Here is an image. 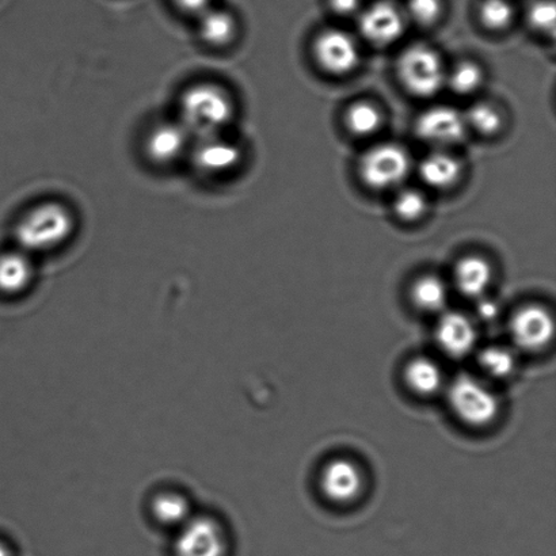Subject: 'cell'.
<instances>
[{"instance_id": "cell-19", "label": "cell", "mask_w": 556, "mask_h": 556, "mask_svg": "<svg viewBox=\"0 0 556 556\" xmlns=\"http://www.w3.org/2000/svg\"><path fill=\"white\" fill-rule=\"evenodd\" d=\"M152 515L160 525L177 530L194 516L189 500L174 492L157 495L152 503Z\"/></svg>"}, {"instance_id": "cell-18", "label": "cell", "mask_w": 556, "mask_h": 556, "mask_svg": "<svg viewBox=\"0 0 556 556\" xmlns=\"http://www.w3.org/2000/svg\"><path fill=\"white\" fill-rule=\"evenodd\" d=\"M238 25L226 10L210 8L200 14L199 33L206 46L223 48L230 46L237 36Z\"/></svg>"}, {"instance_id": "cell-22", "label": "cell", "mask_w": 556, "mask_h": 556, "mask_svg": "<svg viewBox=\"0 0 556 556\" xmlns=\"http://www.w3.org/2000/svg\"><path fill=\"white\" fill-rule=\"evenodd\" d=\"M384 118L380 109L368 101L353 103L345 114V124L349 132L368 138L379 132Z\"/></svg>"}, {"instance_id": "cell-2", "label": "cell", "mask_w": 556, "mask_h": 556, "mask_svg": "<svg viewBox=\"0 0 556 556\" xmlns=\"http://www.w3.org/2000/svg\"><path fill=\"white\" fill-rule=\"evenodd\" d=\"M75 231L73 212L58 201L33 206L16 223L14 237L27 254L48 253L63 247Z\"/></svg>"}, {"instance_id": "cell-12", "label": "cell", "mask_w": 556, "mask_h": 556, "mask_svg": "<svg viewBox=\"0 0 556 556\" xmlns=\"http://www.w3.org/2000/svg\"><path fill=\"white\" fill-rule=\"evenodd\" d=\"M190 139L192 135L179 122L157 124L147 135L146 154L155 165H173L187 154Z\"/></svg>"}, {"instance_id": "cell-23", "label": "cell", "mask_w": 556, "mask_h": 556, "mask_svg": "<svg viewBox=\"0 0 556 556\" xmlns=\"http://www.w3.org/2000/svg\"><path fill=\"white\" fill-rule=\"evenodd\" d=\"M484 80L483 70L478 64L465 62L457 64L450 74H446L445 85L457 96H471L481 89Z\"/></svg>"}, {"instance_id": "cell-8", "label": "cell", "mask_w": 556, "mask_h": 556, "mask_svg": "<svg viewBox=\"0 0 556 556\" xmlns=\"http://www.w3.org/2000/svg\"><path fill=\"white\" fill-rule=\"evenodd\" d=\"M314 56L321 70L331 75L342 76L358 67V43L348 31L327 29L321 31L314 42Z\"/></svg>"}, {"instance_id": "cell-30", "label": "cell", "mask_w": 556, "mask_h": 556, "mask_svg": "<svg viewBox=\"0 0 556 556\" xmlns=\"http://www.w3.org/2000/svg\"><path fill=\"white\" fill-rule=\"evenodd\" d=\"M173 2L184 13L200 15L211 8L212 0H173Z\"/></svg>"}, {"instance_id": "cell-13", "label": "cell", "mask_w": 556, "mask_h": 556, "mask_svg": "<svg viewBox=\"0 0 556 556\" xmlns=\"http://www.w3.org/2000/svg\"><path fill=\"white\" fill-rule=\"evenodd\" d=\"M321 493L331 503H353L362 493L363 476L359 468L348 459H334L327 463L320 476Z\"/></svg>"}, {"instance_id": "cell-10", "label": "cell", "mask_w": 556, "mask_h": 556, "mask_svg": "<svg viewBox=\"0 0 556 556\" xmlns=\"http://www.w3.org/2000/svg\"><path fill=\"white\" fill-rule=\"evenodd\" d=\"M553 315L542 305H527L517 311L510 321L511 338L525 351H542L553 341Z\"/></svg>"}, {"instance_id": "cell-28", "label": "cell", "mask_w": 556, "mask_h": 556, "mask_svg": "<svg viewBox=\"0 0 556 556\" xmlns=\"http://www.w3.org/2000/svg\"><path fill=\"white\" fill-rule=\"evenodd\" d=\"M528 21L533 29L541 33H554L556 10L553 0H536L528 10Z\"/></svg>"}, {"instance_id": "cell-3", "label": "cell", "mask_w": 556, "mask_h": 556, "mask_svg": "<svg viewBox=\"0 0 556 556\" xmlns=\"http://www.w3.org/2000/svg\"><path fill=\"white\" fill-rule=\"evenodd\" d=\"M396 73L405 89L418 98L433 97L445 86L443 60L434 49L424 43H414L400 54Z\"/></svg>"}, {"instance_id": "cell-24", "label": "cell", "mask_w": 556, "mask_h": 556, "mask_svg": "<svg viewBox=\"0 0 556 556\" xmlns=\"http://www.w3.org/2000/svg\"><path fill=\"white\" fill-rule=\"evenodd\" d=\"M468 129L484 136H493L503 128V116L492 103L477 102L465 113Z\"/></svg>"}, {"instance_id": "cell-27", "label": "cell", "mask_w": 556, "mask_h": 556, "mask_svg": "<svg viewBox=\"0 0 556 556\" xmlns=\"http://www.w3.org/2000/svg\"><path fill=\"white\" fill-rule=\"evenodd\" d=\"M479 16L489 30L500 31L506 29L514 20V9L508 0H483Z\"/></svg>"}, {"instance_id": "cell-16", "label": "cell", "mask_w": 556, "mask_h": 556, "mask_svg": "<svg viewBox=\"0 0 556 556\" xmlns=\"http://www.w3.org/2000/svg\"><path fill=\"white\" fill-rule=\"evenodd\" d=\"M35 278V266L30 254L14 250L0 254V293L16 296L30 287Z\"/></svg>"}, {"instance_id": "cell-9", "label": "cell", "mask_w": 556, "mask_h": 556, "mask_svg": "<svg viewBox=\"0 0 556 556\" xmlns=\"http://www.w3.org/2000/svg\"><path fill=\"white\" fill-rule=\"evenodd\" d=\"M192 161L198 170L206 176H223L236 170L242 161V151L236 141L223 134L206 136L192 147Z\"/></svg>"}, {"instance_id": "cell-20", "label": "cell", "mask_w": 556, "mask_h": 556, "mask_svg": "<svg viewBox=\"0 0 556 556\" xmlns=\"http://www.w3.org/2000/svg\"><path fill=\"white\" fill-rule=\"evenodd\" d=\"M405 379L410 390L418 395H433L443 386V374L439 365L427 357H417L407 364Z\"/></svg>"}, {"instance_id": "cell-7", "label": "cell", "mask_w": 556, "mask_h": 556, "mask_svg": "<svg viewBox=\"0 0 556 556\" xmlns=\"http://www.w3.org/2000/svg\"><path fill=\"white\" fill-rule=\"evenodd\" d=\"M468 132L465 113L446 105L427 109L416 122V134L424 143L446 150L465 140Z\"/></svg>"}, {"instance_id": "cell-17", "label": "cell", "mask_w": 556, "mask_h": 556, "mask_svg": "<svg viewBox=\"0 0 556 556\" xmlns=\"http://www.w3.org/2000/svg\"><path fill=\"white\" fill-rule=\"evenodd\" d=\"M454 280L457 291L466 298H481L493 280V268L488 260L468 255L456 264Z\"/></svg>"}, {"instance_id": "cell-11", "label": "cell", "mask_w": 556, "mask_h": 556, "mask_svg": "<svg viewBox=\"0 0 556 556\" xmlns=\"http://www.w3.org/2000/svg\"><path fill=\"white\" fill-rule=\"evenodd\" d=\"M358 27L370 46L389 47L400 40L405 31V20L394 4L379 2L363 11Z\"/></svg>"}, {"instance_id": "cell-29", "label": "cell", "mask_w": 556, "mask_h": 556, "mask_svg": "<svg viewBox=\"0 0 556 556\" xmlns=\"http://www.w3.org/2000/svg\"><path fill=\"white\" fill-rule=\"evenodd\" d=\"M407 14L418 25H433L441 14L440 0H408Z\"/></svg>"}, {"instance_id": "cell-4", "label": "cell", "mask_w": 556, "mask_h": 556, "mask_svg": "<svg viewBox=\"0 0 556 556\" xmlns=\"http://www.w3.org/2000/svg\"><path fill=\"white\" fill-rule=\"evenodd\" d=\"M412 170V157L395 143L370 147L358 163V174L368 188L389 190L405 182Z\"/></svg>"}, {"instance_id": "cell-21", "label": "cell", "mask_w": 556, "mask_h": 556, "mask_svg": "<svg viewBox=\"0 0 556 556\" xmlns=\"http://www.w3.org/2000/svg\"><path fill=\"white\" fill-rule=\"evenodd\" d=\"M448 287L435 276L418 278L412 288L413 303L425 313H439L448 303Z\"/></svg>"}, {"instance_id": "cell-14", "label": "cell", "mask_w": 556, "mask_h": 556, "mask_svg": "<svg viewBox=\"0 0 556 556\" xmlns=\"http://www.w3.org/2000/svg\"><path fill=\"white\" fill-rule=\"evenodd\" d=\"M439 345L451 357H465L477 345L478 332L473 321L460 313H448L435 330Z\"/></svg>"}, {"instance_id": "cell-33", "label": "cell", "mask_w": 556, "mask_h": 556, "mask_svg": "<svg viewBox=\"0 0 556 556\" xmlns=\"http://www.w3.org/2000/svg\"><path fill=\"white\" fill-rule=\"evenodd\" d=\"M0 556H13L11 548L3 542H0Z\"/></svg>"}, {"instance_id": "cell-1", "label": "cell", "mask_w": 556, "mask_h": 556, "mask_svg": "<svg viewBox=\"0 0 556 556\" xmlns=\"http://www.w3.org/2000/svg\"><path fill=\"white\" fill-rule=\"evenodd\" d=\"M236 105L225 87L203 81L189 87L179 101L178 122L192 138L201 139L225 132L232 122Z\"/></svg>"}, {"instance_id": "cell-15", "label": "cell", "mask_w": 556, "mask_h": 556, "mask_svg": "<svg viewBox=\"0 0 556 556\" xmlns=\"http://www.w3.org/2000/svg\"><path fill=\"white\" fill-rule=\"evenodd\" d=\"M418 173L429 188L446 190L459 182L463 163L446 150H435L419 162Z\"/></svg>"}, {"instance_id": "cell-5", "label": "cell", "mask_w": 556, "mask_h": 556, "mask_svg": "<svg viewBox=\"0 0 556 556\" xmlns=\"http://www.w3.org/2000/svg\"><path fill=\"white\" fill-rule=\"evenodd\" d=\"M448 397L457 418L472 428L488 427L498 417L497 395L472 376L462 375L456 378L450 387Z\"/></svg>"}, {"instance_id": "cell-25", "label": "cell", "mask_w": 556, "mask_h": 556, "mask_svg": "<svg viewBox=\"0 0 556 556\" xmlns=\"http://www.w3.org/2000/svg\"><path fill=\"white\" fill-rule=\"evenodd\" d=\"M429 208L427 195L421 190L402 189L395 195L392 210H394L397 219L412 223L422 219Z\"/></svg>"}, {"instance_id": "cell-6", "label": "cell", "mask_w": 556, "mask_h": 556, "mask_svg": "<svg viewBox=\"0 0 556 556\" xmlns=\"http://www.w3.org/2000/svg\"><path fill=\"white\" fill-rule=\"evenodd\" d=\"M227 548L225 527L211 516H193L178 528L174 543L176 556H226Z\"/></svg>"}, {"instance_id": "cell-32", "label": "cell", "mask_w": 556, "mask_h": 556, "mask_svg": "<svg viewBox=\"0 0 556 556\" xmlns=\"http://www.w3.org/2000/svg\"><path fill=\"white\" fill-rule=\"evenodd\" d=\"M479 315H482L484 319H493L497 315V305L492 302H483L479 307Z\"/></svg>"}, {"instance_id": "cell-31", "label": "cell", "mask_w": 556, "mask_h": 556, "mask_svg": "<svg viewBox=\"0 0 556 556\" xmlns=\"http://www.w3.org/2000/svg\"><path fill=\"white\" fill-rule=\"evenodd\" d=\"M362 0H330V8L336 14L348 16L356 14Z\"/></svg>"}, {"instance_id": "cell-26", "label": "cell", "mask_w": 556, "mask_h": 556, "mask_svg": "<svg viewBox=\"0 0 556 556\" xmlns=\"http://www.w3.org/2000/svg\"><path fill=\"white\" fill-rule=\"evenodd\" d=\"M479 364L493 378H509L516 369V357L508 348L490 346L484 349L479 357Z\"/></svg>"}]
</instances>
